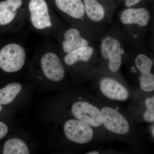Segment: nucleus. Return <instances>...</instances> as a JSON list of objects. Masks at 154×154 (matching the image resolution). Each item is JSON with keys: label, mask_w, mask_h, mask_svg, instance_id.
Returning a JSON list of instances; mask_svg holds the SVG:
<instances>
[{"label": "nucleus", "mask_w": 154, "mask_h": 154, "mask_svg": "<svg viewBox=\"0 0 154 154\" xmlns=\"http://www.w3.org/2000/svg\"><path fill=\"white\" fill-rule=\"evenodd\" d=\"M152 133V134L153 136L154 137V125L152 127V129H151Z\"/></svg>", "instance_id": "nucleus-20"}, {"label": "nucleus", "mask_w": 154, "mask_h": 154, "mask_svg": "<svg viewBox=\"0 0 154 154\" xmlns=\"http://www.w3.org/2000/svg\"><path fill=\"white\" fill-rule=\"evenodd\" d=\"M8 128L5 123L0 122V140L2 139L8 134Z\"/></svg>", "instance_id": "nucleus-18"}, {"label": "nucleus", "mask_w": 154, "mask_h": 154, "mask_svg": "<svg viewBox=\"0 0 154 154\" xmlns=\"http://www.w3.org/2000/svg\"><path fill=\"white\" fill-rule=\"evenodd\" d=\"M70 111L73 117L91 125L105 140L109 139L102 124V113L96 96L92 95L89 100L75 101L71 105Z\"/></svg>", "instance_id": "nucleus-6"}, {"label": "nucleus", "mask_w": 154, "mask_h": 154, "mask_svg": "<svg viewBox=\"0 0 154 154\" xmlns=\"http://www.w3.org/2000/svg\"><path fill=\"white\" fill-rule=\"evenodd\" d=\"M97 100L102 113V124L109 138L134 146V124L127 109L120 104L106 102L98 97Z\"/></svg>", "instance_id": "nucleus-1"}, {"label": "nucleus", "mask_w": 154, "mask_h": 154, "mask_svg": "<svg viewBox=\"0 0 154 154\" xmlns=\"http://www.w3.org/2000/svg\"><path fill=\"white\" fill-rule=\"evenodd\" d=\"M17 20L26 25V0H0V26Z\"/></svg>", "instance_id": "nucleus-13"}, {"label": "nucleus", "mask_w": 154, "mask_h": 154, "mask_svg": "<svg viewBox=\"0 0 154 154\" xmlns=\"http://www.w3.org/2000/svg\"><path fill=\"white\" fill-rule=\"evenodd\" d=\"M24 42H13L0 49V69L7 73H15L22 70L27 60L28 51Z\"/></svg>", "instance_id": "nucleus-11"}, {"label": "nucleus", "mask_w": 154, "mask_h": 154, "mask_svg": "<svg viewBox=\"0 0 154 154\" xmlns=\"http://www.w3.org/2000/svg\"><path fill=\"white\" fill-rule=\"evenodd\" d=\"M50 1L54 10L60 14L69 24L79 26L93 33L86 19L83 0Z\"/></svg>", "instance_id": "nucleus-10"}, {"label": "nucleus", "mask_w": 154, "mask_h": 154, "mask_svg": "<svg viewBox=\"0 0 154 154\" xmlns=\"http://www.w3.org/2000/svg\"><path fill=\"white\" fill-rule=\"evenodd\" d=\"M150 18L149 11L143 8H126L118 14V25L116 26L129 46L133 43L136 28L146 26Z\"/></svg>", "instance_id": "nucleus-8"}, {"label": "nucleus", "mask_w": 154, "mask_h": 154, "mask_svg": "<svg viewBox=\"0 0 154 154\" xmlns=\"http://www.w3.org/2000/svg\"><path fill=\"white\" fill-rule=\"evenodd\" d=\"M61 57L65 67L74 69L84 66L95 72L97 70L99 57L95 45L77 48Z\"/></svg>", "instance_id": "nucleus-12"}, {"label": "nucleus", "mask_w": 154, "mask_h": 154, "mask_svg": "<svg viewBox=\"0 0 154 154\" xmlns=\"http://www.w3.org/2000/svg\"><path fill=\"white\" fill-rule=\"evenodd\" d=\"M96 46L99 57L98 66L107 72L120 74V71L124 64L129 45L116 26L98 37Z\"/></svg>", "instance_id": "nucleus-2"}, {"label": "nucleus", "mask_w": 154, "mask_h": 154, "mask_svg": "<svg viewBox=\"0 0 154 154\" xmlns=\"http://www.w3.org/2000/svg\"><path fill=\"white\" fill-rule=\"evenodd\" d=\"M29 148L26 143L18 138L11 139L6 142L4 145L3 154H29Z\"/></svg>", "instance_id": "nucleus-15"}, {"label": "nucleus", "mask_w": 154, "mask_h": 154, "mask_svg": "<svg viewBox=\"0 0 154 154\" xmlns=\"http://www.w3.org/2000/svg\"><path fill=\"white\" fill-rule=\"evenodd\" d=\"M94 78V91L99 99L120 104L131 100V88L121 75L111 73L98 66Z\"/></svg>", "instance_id": "nucleus-4"}, {"label": "nucleus", "mask_w": 154, "mask_h": 154, "mask_svg": "<svg viewBox=\"0 0 154 154\" xmlns=\"http://www.w3.org/2000/svg\"><path fill=\"white\" fill-rule=\"evenodd\" d=\"M138 78L140 87L143 91L145 92L154 91V74L152 72L139 73Z\"/></svg>", "instance_id": "nucleus-16"}, {"label": "nucleus", "mask_w": 154, "mask_h": 154, "mask_svg": "<svg viewBox=\"0 0 154 154\" xmlns=\"http://www.w3.org/2000/svg\"><path fill=\"white\" fill-rule=\"evenodd\" d=\"M37 50L36 56L43 76L54 82L62 81L65 77L66 71L57 46L48 42Z\"/></svg>", "instance_id": "nucleus-5"}, {"label": "nucleus", "mask_w": 154, "mask_h": 154, "mask_svg": "<svg viewBox=\"0 0 154 154\" xmlns=\"http://www.w3.org/2000/svg\"><path fill=\"white\" fill-rule=\"evenodd\" d=\"M26 23L34 32L55 38L64 25L50 0H26Z\"/></svg>", "instance_id": "nucleus-3"}, {"label": "nucleus", "mask_w": 154, "mask_h": 154, "mask_svg": "<svg viewBox=\"0 0 154 154\" xmlns=\"http://www.w3.org/2000/svg\"><path fill=\"white\" fill-rule=\"evenodd\" d=\"M64 25L56 38L61 56L84 46L95 45L96 37L93 33L75 25Z\"/></svg>", "instance_id": "nucleus-7"}, {"label": "nucleus", "mask_w": 154, "mask_h": 154, "mask_svg": "<svg viewBox=\"0 0 154 154\" xmlns=\"http://www.w3.org/2000/svg\"><path fill=\"white\" fill-rule=\"evenodd\" d=\"M22 89V85L16 82L10 83L0 89V105H8L13 102Z\"/></svg>", "instance_id": "nucleus-14"}, {"label": "nucleus", "mask_w": 154, "mask_h": 154, "mask_svg": "<svg viewBox=\"0 0 154 154\" xmlns=\"http://www.w3.org/2000/svg\"><path fill=\"white\" fill-rule=\"evenodd\" d=\"M63 131L66 138L71 142L86 145L103 141L104 139L91 125L74 118L69 119L64 123Z\"/></svg>", "instance_id": "nucleus-9"}, {"label": "nucleus", "mask_w": 154, "mask_h": 154, "mask_svg": "<svg viewBox=\"0 0 154 154\" xmlns=\"http://www.w3.org/2000/svg\"><path fill=\"white\" fill-rule=\"evenodd\" d=\"M145 105L146 109L143 114L144 120L147 122H154V96L147 98Z\"/></svg>", "instance_id": "nucleus-17"}, {"label": "nucleus", "mask_w": 154, "mask_h": 154, "mask_svg": "<svg viewBox=\"0 0 154 154\" xmlns=\"http://www.w3.org/2000/svg\"><path fill=\"white\" fill-rule=\"evenodd\" d=\"M141 0H125V5L126 8H131L140 2Z\"/></svg>", "instance_id": "nucleus-19"}, {"label": "nucleus", "mask_w": 154, "mask_h": 154, "mask_svg": "<svg viewBox=\"0 0 154 154\" xmlns=\"http://www.w3.org/2000/svg\"><path fill=\"white\" fill-rule=\"evenodd\" d=\"M2 105H0V112H1V111H2Z\"/></svg>", "instance_id": "nucleus-21"}]
</instances>
